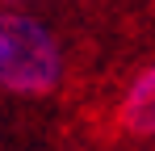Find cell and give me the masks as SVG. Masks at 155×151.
I'll return each instance as SVG.
<instances>
[{
	"instance_id": "6da1fadb",
	"label": "cell",
	"mask_w": 155,
	"mask_h": 151,
	"mask_svg": "<svg viewBox=\"0 0 155 151\" xmlns=\"http://www.w3.org/2000/svg\"><path fill=\"white\" fill-rule=\"evenodd\" d=\"M63 84V46L29 13L0 8V92L42 97Z\"/></svg>"
},
{
	"instance_id": "7a4b0ae2",
	"label": "cell",
	"mask_w": 155,
	"mask_h": 151,
	"mask_svg": "<svg viewBox=\"0 0 155 151\" xmlns=\"http://www.w3.org/2000/svg\"><path fill=\"white\" fill-rule=\"evenodd\" d=\"M117 126L134 139H155V63L130 80L126 97L117 105Z\"/></svg>"
},
{
	"instance_id": "3957f363",
	"label": "cell",
	"mask_w": 155,
	"mask_h": 151,
	"mask_svg": "<svg viewBox=\"0 0 155 151\" xmlns=\"http://www.w3.org/2000/svg\"><path fill=\"white\" fill-rule=\"evenodd\" d=\"M0 4H25V0H0Z\"/></svg>"
}]
</instances>
